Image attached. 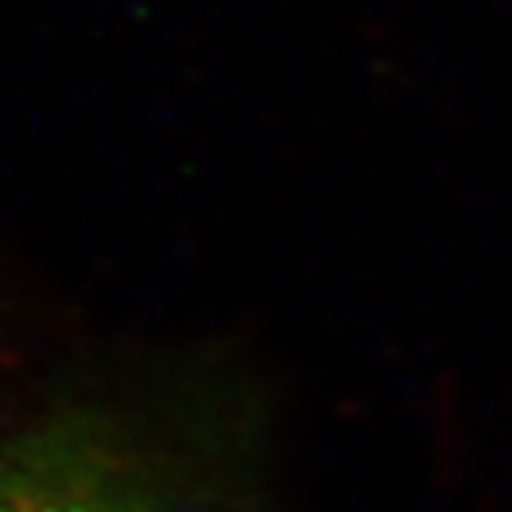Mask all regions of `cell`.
Wrapping results in <instances>:
<instances>
[{"label": "cell", "mask_w": 512, "mask_h": 512, "mask_svg": "<svg viewBox=\"0 0 512 512\" xmlns=\"http://www.w3.org/2000/svg\"><path fill=\"white\" fill-rule=\"evenodd\" d=\"M0 512H196L107 427L50 420L0 434Z\"/></svg>", "instance_id": "6da1fadb"}]
</instances>
